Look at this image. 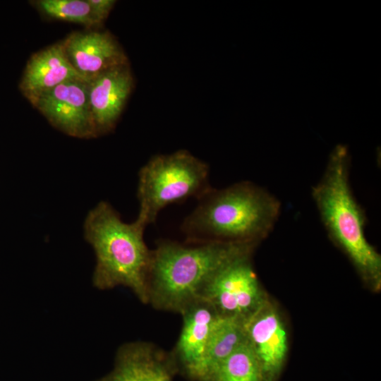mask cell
<instances>
[{
  "instance_id": "obj_10",
  "label": "cell",
  "mask_w": 381,
  "mask_h": 381,
  "mask_svg": "<svg viewBox=\"0 0 381 381\" xmlns=\"http://www.w3.org/2000/svg\"><path fill=\"white\" fill-rule=\"evenodd\" d=\"M177 372L171 354L152 344L135 341L121 345L114 369L96 381H174Z\"/></svg>"
},
{
  "instance_id": "obj_5",
  "label": "cell",
  "mask_w": 381,
  "mask_h": 381,
  "mask_svg": "<svg viewBox=\"0 0 381 381\" xmlns=\"http://www.w3.org/2000/svg\"><path fill=\"white\" fill-rule=\"evenodd\" d=\"M208 164L186 150L152 157L140 170L136 219L147 226L167 205L200 199L212 188Z\"/></svg>"
},
{
  "instance_id": "obj_3",
  "label": "cell",
  "mask_w": 381,
  "mask_h": 381,
  "mask_svg": "<svg viewBox=\"0 0 381 381\" xmlns=\"http://www.w3.org/2000/svg\"><path fill=\"white\" fill-rule=\"evenodd\" d=\"M348 147L337 145L312 197L329 238L347 255L362 278L378 286L381 256L365 234L366 216L351 188Z\"/></svg>"
},
{
  "instance_id": "obj_17",
  "label": "cell",
  "mask_w": 381,
  "mask_h": 381,
  "mask_svg": "<svg viewBox=\"0 0 381 381\" xmlns=\"http://www.w3.org/2000/svg\"><path fill=\"white\" fill-rule=\"evenodd\" d=\"M87 1L96 16L103 23L107 18L116 2L114 0H87Z\"/></svg>"
},
{
  "instance_id": "obj_16",
  "label": "cell",
  "mask_w": 381,
  "mask_h": 381,
  "mask_svg": "<svg viewBox=\"0 0 381 381\" xmlns=\"http://www.w3.org/2000/svg\"><path fill=\"white\" fill-rule=\"evenodd\" d=\"M35 4L42 13L58 20L80 24L89 28L103 23L87 0H38Z\"/></svg>"
},
{
  "instance_id": "obj_1",
  "label": "cell",
  "mask_w": 381,
  "mask_h": 381,
  "mask_svg": "<svg viewBox=\"0 0 381 381\" xmlns=\"http://www.w3.org/2000/svg\"><path fill=\"white\" fill-rule=\"evenodd\" d=\"M184 219L186 243H258L273 230L281 202L265 188L244 181L212 188Z\"/></svg>"
},
{
  "instance_id": "obj_7",
  "label": "cell",
  "mask_w": 381,
  "mask_h": 381,
  "mask_svg": "<svg viewBox=\"0 0 381 381\" xmlns=\"http://www.w3.org/2000/svg\"><path fill=\"white\" fill-rule=\"evenodd\" d=\"M30 102L64 133L79 138L97 136L88 96V83L83 79L64 82Z\"/></svg>"
},
{
  "instance_id": "obj_8",
  "label": "cell",
  "mask_w": 381,
  "mask_h": 381,
  "mask_svg": "<svg viewBox=\"0 0 381 381\" xmlns=\"http://www.w3.org/2000/svg\"><path fill=\"white\" fill-rule=\"evenodd\" d=\"M61 43L71 64L86 82L129 64L123 48L108 31L72 32Z\"/></svg>"
},
{
  "instance_id": "obj_14",
  "label": "cell",
  "mask_w": 381,
  "mask_h": 381,
  "mask_svg": "<svg viewBox=\"0 0 381 381\" xmlns=\"http://www.w3.org/2000/svg\"><path fill=\"white\" fill-rule=\"evenodd\" d=\"M244 320L220 316L207 340L193 381H209L224 361L246 339Z\"/></svg>"
},
{
  "instance_id": "obj_9",
  "label": "cell",
  "mask_w": 381,
  "mask_h": 381,
  "mask_svg": "<svg viewBox=\"0 0 381 381\" xmlns=\"http://www.w3.org/2000/svg\"><path fill=\"white\" fill-rule=\"evenodd\" d=\"M244 327L265 381H273L282 368L288 351L286 332L277 310L267 299L244 320Z\"/></svg>"
},
{
  "instance_id": "obj_4",
  "label": "cell",
  "mask_w": 381,
  "mask_h": 381,
  "mask_svg": "<svg viewBox=\"0 0 381 381\" xmlns=\"http://www.w3.org/2000/svg\"><path fill=\"white\" fill-rule=\"evenodd\" d=\"M145 228L137 219L124 222L106 202L90 211L84 232L96 256L95 287L107 290L123 286L130 289L140 302L148 304L152 250L144 240Z\"/></svg>"
},
{
  "instance_id": "obj_2",
  "label": "cell",
  "mask_w": 381,
  "mask_h": 381,
  "mask_svg": "<svg viewBox=\"0 0 381 381\" xmlns=\"http://www.w3.org/2000/svg\"><path fill=\"white\" fill-rule=\"evenodd\" d=\"M258 243H181L163 239L152 250L148 304L156 310L181 313L199 298L204 286L226 263L253 250Z\"/></svg>"
},
{
  "instance_id": "obj_12",
  "label": "cell",
  "mask_w": 381,
  "mask_h": 381,
  "mask_svg": "<svg viewBox=\"0 0 381 381\" xmlns=\"http://www.w3.org/2000/svg\"><path fill=\"white\" fill-rule=\"evenodd\" d=\"M183 325L171 356L179 371L192 380L200 365L211 331L221 316L214 307L198 298L181 312Z\"/></svg>"
},
{
  "instance_id": "obj_11",
  "label": "cell",
  "mask_w": 381,
  "mask_h": 381,
  "mask_svg": "<svg viewBox=\"0 0 381 381\" xmlns=\"http://www.w3.org/2000/svg\"><path fill=\"white\" fill-rule=\"evenodd\" d=\"M87 83L97 136L109 133L115 128L134 86L129 64L110 69Z\"/></svg>"
},
{
  "instance_id": "obj_13",
  "label": "cell",
  "mask_w": 381,
  "mask_h": 381,
  "mask_svg": "<svg viewBox=\"0 0 381 381\" xmlns=\"http://www.w3.org/2000/svg\"><path fill=\"white\" fill-rule=\"evenodd\" d=\"M75 79L82 78L71 64L60 42L31 56L24 70L20 89L30 101L64 82Z\"/></svg>"
},
{
  "instance_id": "obj_6",
  "label": "cell",
  "mask_w": 381,
  "mask_h": 381,
  "mask_svg": "<svg viewBox=\"0 0 381 381\" xmlns=\"http://www.w3.org/2000/svg\"><path fill=\"white\" fill-rule=\"evenodd\" d=\"M253 250L241 253L222 266L200 292L224 317L245 320L267 298L250 260Z\"/></svg>"
},
{
  "instance_id": "obj_15",
  "label": "cell",
  "mask_w": 381,
  "mask_h": 381,
  "mask_svg": "<svg viewBox=\"0 0 381 381\" xmlns=\"http://www.w3.org/2000/svg\"><path fill=\"white\" fill-rule=\"evenodd\" d=\"M209 381H265L260 363L248 339L224 361Z\"/></svg>"
}]
</instances>
